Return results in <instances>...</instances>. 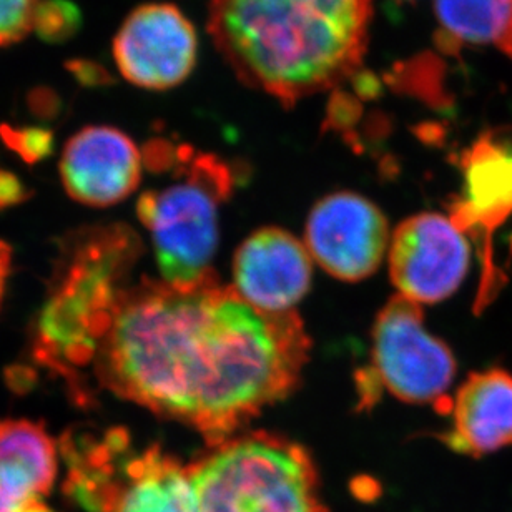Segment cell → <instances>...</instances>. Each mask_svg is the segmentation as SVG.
I'll list each match as a JSON object with an SVG mask.
<instances>
[{
  "label": "cell",
  "mask_w": 512,
  "mask_h": 512,
  "mask_svg": "<svg viewBox=\"0 0 512 512\" xmlns=\"http://www.w3.org/2000/svg\"><path fill=\"white\" fill-rule=\"evenodd\" d=\"M310 350L295 311H260L217 275L187 286L143 278L120 293L92 368L100 388L213 448L295 391Z\"/></svg>",
  "instance_id": "6da1fadb"
},
{
  "label": "cell",
  "mask_w": 512,
  "mask_h": 512,
  "mask_svg": "<svg viewBox=\"0 0 512 512\" xmlns=\"http://www.w3.org/2000/svg\"><path fill=\"white\" fill-rule=\"evenodd\" d=\"M373 0H210L208 32L243 84L286 107L360 69Z\"/></svg>",
  "instance_id": "7a4b0ae2"
},
{
  "label": "cell",
  "mask_w": 512,
  "mask_h": 512,
  "mask_svg": "<svg viewBox=\"0 0 512 512\" xmlns=\"http://www.w3.org/2000/svg\"><path fill=\"white\" fill-rule=\"evenodd\" d=\"M142 252L122 223L74 232L62 247L34 331V358L70 384L94 365L115 305Z\"/></svg>",
  "instance_id": "3957f363"
},
{
  "label": "cell",
  "mask_w": 512,
  "mask_h": 512,
  "mask_svg": "<svg viewBox=\"0 0 512 512\" xmlns=\"http://www.w3.org/2000/svg\"><path fill=\"white\" fill-rule=\"evenodd\" d=\"M188 471L198 512H328L310 453L278 434L233 436Z\"/></svg>",
  "instance_id": "277c9868"
},
{
  "label": "cell",
  "mask_w": 512,
  "mask_h": 512,
  "mask_svg": "<svg viewBox=\"0 0 512 512\" xmlns=\"http://www.w3.org/2000/svg\"><path fill=\"white\" fill-rule=\"evenodd\" d=\"M175 168L185 178L143 192L137 215L152 235L163 280L195 285L215 275L212 261L218 245V213L232 192V172L212 153L197 155L190 147H178Z\"/></svg>",
  "instance_id": "5b68a950"
},
{
  "label": "cell",
  "mask_w": 512,
  "mask_h": 512,
  "mask_svg": "<svg viewBox=\"0 0 512 512\" xmlns=\"http://www.w3.org/2000/svg\"><path fill=\"white\" fill-rule=\"evenodd\" d=\"M373 381L399 401L433 404L451 413L448 391L456 360L448 345L424 328L421 305L396 295L381 308L373 328Z\"/></svg>",
  "instance_id": "8992f818"
},
{
  "label": "cell",
  "mask_w": 512,
  "mask_h": 512,
  "mask_svg": "<svg viewBox=\"0 0 512 512\" xmlns=\"http://www.w3.org/2000/svg\"><path fill=\"white\" fill-rule=\"evenodd\" d=\"M461 172L463 190L449 207V218L478 242L483 275L476 311H481L498 293L493 237L512 217V143L494 133H484L463 153Z\"/></svg>",
  "instance_id": "52a82bcc"
},
{
  "label": "cell",
  "mask_w": 512,
  "mask_h": 512,
  "mask_svg": "<svg viewBox=\"0 0 512 512\" xmlns=\"http://www.w3.org/2000/svg\"><path fill=\"white\" fill-rule=\"evenodd\" d=\"M389 278L398 295L431 305L454 295L471 263L466 233L439 213H419L399 223L389 242Z\"/></svg>",
  "instance_id": "ba28073f"
},
{
  "label": "cell",
  "mask_w": 512,
  "mask_h": 512,
  "mask_svg": "<svg viewBox=\"0 0 512 512\" xmlns=\"http://www.w3.org/2000/svg\"><path fill=\"white\" fill-rule=\"evenodd\" d=\"M192 22L172 4H145L128 14L114 39V59L125 80L140 89L170 90L197 65Z\"/></svg>",
  "instance_id": "9c48e42d"
},
{
  "label": "cell",
  "mask_w": 512,
  "mask_h": 512,
  "mask_svg": "<svg viewBox=\"0 0 512 512\" xmlns=\"http://www.w3.org/2000/svg\"><path fill=\"white\" fill-rule=\"evenodd\" d=\"M305 238L311 258L341 281L373 275L391 242L384 213L355 192L321 198L308 217Z\"/></svg>",
  "instance_id": "30bf717a"
},
{
  "label": "cell",
  "mask_w": 512,
  "mask_h": 512,
  "mask_svg": "<svg viewBox=\"0 0 512 512\" xmlns=\"http://www.w3.org/2000/svg\"><path fill=\"white\" fill-rule=\"evenodd\" d=\"M72 503L87 512H198L190 471L158 446L112 461Z\"/></svg>",
  "instance_id": "8fae6325"
},
{
  "label": "cell",
  "mask_w": 512,
  "mask_h": 512,
  "mask_svg": "<svg viewBox=\"0 0 512 512\" xmlns=\"http://www.w3.org/2000/svg\"><path fill=\"white\" fill-rule=\"evenodd\" d=\"M142 152L127 133L107 125L82 128L65 143L60 177L65 192L87 207H114L142 180Z\"/></svg>",
  "instance_id": "7c38bea8"
},
{
  "label": "cell",
  "mask_w": 512,
  "mask_h": 512,
  "mask_svg": "<svg viewBox=\"0 0 512 512\" xmlns=\"http://www.w3.org/2000/svg\"><path fill=\"white\" fill-rule=\"evenodd\" d=\"M305 243L283 228H261L238 248L233 288L260 311L290 313L310 291L313 266Z\"/></svg>",
  "instance_id": "4fadbf2b"
},
{
  "label": "cell",
  "mask_w": 512,
  "mask_h": 512,
  "mask_svg": "<svg viewBox=\"0 0 512 512\" xmlns=\"http://www.w3.org/2000/svg\"><path fill=\"white\" fill-rule=\"evenodd\" d=\"M453 424L443 441L459 454L481 458L512 444V375L479 371L461 384L453 404Z\"/></svg>",
  "instance_id": "5bb4252c"
},
{
  "label": "cell",
  "mask_w": 512,
  "mask_h": 512,
  "mask_svg": "<svg viewBox=\"0 0 512 512\" xmlns=\"http://www.w3.org/2000/svg\"><path fill=\"white\" fill-rule=\"evenodd\" d=\"M57 448L44 424L0 419V486L24 499H42L57 478Z\"/></svg>",
  "instance_id": "9a60e30c"
},
{
  "label": "cell",
  "mask_w": 512,
  "mask_h": 512,
  "mask_svg": "<svg viewBox=\"0 0 512 512\" xmlns=\"http://www.w3.org/2000/svg\"><path fill=\"white\" fill-rule=\"evenodd\" d=\"M439 49L501 44L512 22V0H434Z\"/></svg>",
  "instance_id": "2e32d148"
},
{
  "label": "cell",
  "mask_w": 512,
  "mask_h": 512,
  "mask_svg": "<svg viewBox=\"0 0 512 512\" xmlns=\"http://www.w3.org/2000/svg\"><path fill=\"white\" fill-rule=\"evenodd\" d=\"M84 19L70 0H42L35 9L32 30L47 44H64L82 29Z\"/></svg>",
  "instance_id": "e0dca14e"
},
{
  "label": "cell",
  "mask_w": 512,
  "mask_h": 512,
  "mask_svg": "<svg viewBox=\"0 0 512 512\" xmlns=\"http://www.w3.org/2000/svg\"><path fill=\"white\" fill-rule=\"evenodd\" d=\"M0 140L30 165L44 160L54 152V133L45 127H12L2 124Z\"/></svg>",
  "instance_id": "ac0fdd59"
},
{
  "label": "cell",
  "mask_w": 512,
  "mask_h": 512,
  "mask_svg": "<svg viewBox=\"0 0 512 512\" xmlns=\"http://www.w3.org/2000/svg\"><path fill=\"white\" fill-rule=\"evenodd\" d=\"M42 0H0V47L25 39L32 30L35 9Z\"/></svg>",
  "instance_id": "d6986e66"
},
{
  "label": "cell",
  "mask_w": 512,
  "mask_h": 512,
  "mask_svg": "<svg viewBox=\"0 0 512 512\" xmlns=\"http://www.w3.org/2000/svg\"><path fill=\"white\" fill-rule=\"evenodd\" d=\"M65 69L87 89H102L114 84V77L104 65L92 59H72L65 64Z\"/></svg>",
  "instance_id": "ffe728a7"
},
{
  "label": "cell",
  "mask_w": 512,
  "mask_h": 512,
  "mask_svg": "<svg viewBox=\"0 0 512 512\" xmlns=\"http://www.w3.org/2000/svg\"><path fill=\"white\" fill-rule=\"evenodd\" d=\"M25 102L30 114L42 122L59 119V115L62 114V97L57 90L47 85H37L30 89Z\"/></svg>",
  "instance_id": "44dd1931"
},
{
  "label": "cell",
  "mask_w": 512,
  "mask_h": 512,
  "mask_svg": "<svg viewBox=\"0 0 512 512\" xmlns=\"http://www.w3.org/2000/svg\"><path fill=\"white\" fill-rule=\"evenodd\" d=\"M30 190L15 173L0 168V210L29 200Z\"/></svg>",
  "instance_id": "7402d4cb"
},
{
  "label": "cell",
  "mask_w": 512,
  "mask_h": 512,
  "mask_svg": "<svg viewBox=\"0 0 512 512\" xmlns=\"http://www.w3.org/2000/svg\"><path fill=\"white\" fill-rule=\"evenodd\" d=\"M32 499H24L17 494L10 493L9 489L0 486V512H22L25 504Z\"/></svg>",
  "instance_id": "603a6c76"
},
{
  "label": "cell",
  "mask_w": 512,
  "mask_h": 512,
  "mask_svg": "<svg viewBox=\"0 0 512 512\" xmlns=\"http://www.w3.org/2000/svg\"><path fill=\"white\" fill-rule=\"evenodd\" d=\"M10 261H12V252H10L9 245L0 242V303L4 298L5 283H7V276L10 271Z\"/></svg>",
  "instance_id": "cb8c5ba5"
},
{
  "label": "cell",
  "mask_w": 512,
  "mask_h": 512,
  "mask_svg": "<svg viewBox=\"0 0 512 512\" xmlns=\"http://www.w3.org/2000/svg\"><path fill=\"white\" fill-rule=\"evenodd\" d=\"M22 512H55L49 508V506H45L40 499H32L29 503L25 504V508L22 509Z\"/></svg>",
  "instance_id": "d4e9b609"
},
{
  "label": "cell",
  "mask_w": 512,
  "mask_h": 512,
  "mask_svg": "<svg viewBox=\"0 0 512 512\" xmlns=\"http://www.w3.org/2000/svg\"><path fill=\"white\" fill-rule=\"evenodd\" d=\"M499 47H501V49H503L504 52H506V54H508L512 59V22L511 27H509L508 34H506V37L501 40Z\"/></svg>",
  "instance_id": "484cf974"
},
{
  "label": "cell",
  "mask_w": 512,
  "mask_h": 512,
  "mask_svg": "<svg viewBox=\"0 0 512 512\" xmlns=\"http://www.w3.org/2000/svg\"><path fill=\"white\" fill-rule=\"evenodd\" d=\"M396 2H413V0H396Z\"/></svg>",
  "instance_id": "4316f807"
}]
</instances>
